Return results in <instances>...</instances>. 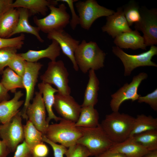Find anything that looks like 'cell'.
Masks as SVG:
<instances>
[{
  "instance_id": "17",
  "label": "cell",
  "mask_w": 157,
  "mask_h": 157,
  "mask_svg": "<svg viewBox=\"0 0 157 157\" xmlns=\"http://www.w3.org/2000/svg\"><path fill=\"white\" fill-rule=\"evenodd\" d=\"M60 48L57 42L54 40L46 49L39 50H28L27 52L19 53L25 60L31 62H36L39 60L47 58L51 61H56L60 54Z\"/></svg>"
},
{
  "instance_id": "32",
  "label": "cell",
  "mask_w": 157,
  "mask_h": 157,
  "mask_svg": "<svg viewBox=\"0 0 157 157\" xmlns=\"http://www.w3.org/2000/svg\"><path fill=\"white\" fill-rule=\"evenodd\" d=\"M18 49L15 47H7L0 49V75L8 66L10 61L16 53Z\"/></svg>"
},
{
  "instance_id": "37",
  "label": "cell",
  "mask_w": 157,
  "mask_h": 157,
  "mask_svg": "<svg viewBox=\"0 0 157 157\" xmlns=\"http://www.w3.org/2000/svg\"><path fill=\"white\" fill-rule=\"evenodd\" d=\"M43 141L49 144L51 147L53 152L54 157H64L67 150L66 147L61 144H58L48 139L44 135Z\"/></svg>"
},
{
  "instance_id": "18",
  "label": "cell",
  "mask_w": 157,
  "mask_h": 157,
  "mask_svg": "<svg viewBox=\"0 0 157 157\" xmlns=\"http://www.w3.org/2000/svg\"><path fill=\"white\" fill-rule=\"evenodd\" d=\"M124 154L126 157H142L149 151L129 137L122 142L114 143L108 150Z\"/></svg>"
},
{
  "instance_id": "1",
  "label": "cell",
  "mask_w": 157,
  "mask_h": 157,
  "mask_svg": "<svg viewBox=\"0 0 157 157\" xmlns=\"http://www.w3.org/2000/svg\"><path fill=\"white\" fill-rule=\"evenodd\" d=\"M135 119L128 114L113 112L106 115L100 125L113 143H119L129 137Z\"/></svg>"
},
{
  "instance_id": "34",
  "label": "cell",
  "mask_w": 157,
  "mask_h": 157,
  "mask_svg": "<svg viewBox=\"0 0 157 157\" xmlns=\"http://www.w3.org/2000/svg\"><path fill=\"white\" fill-rule=\"evenodd\" d=\"M25 35L22 33L19 36L12 38H3L0 37V49L7 47H15L18 49L24 44Z\"/></svg>"
},
{
  "instance_id": "39",
  "label": "cell",
  "mask_w": 157,
  "mask_h": 157,
  "mask_svg": "<svg viewBox=\"0 0 157 157\" xmlns=\"http://www.w3.org/2000/svg\"><path fill=\"white\" fill-rule=\"evenodd\" d=\"M13 157H32V151L24 140L17 147Z\"/></svg>"
},
{
  "instance_id": "13",
  "label": "cell",
  "mask_w": 157,
  "mask_h": 157,
  "mask_svg": "<svg viewBox=\"0 0 157 157\" xmlns=\"http://www.w3.org/2000/svg\"><path fill=\"white\" fill-rule=\"evenodd\" d=\"M26 115L28 120L43 134H45L49 125L46 120V108L42 94L35 92L33 101L28 106Z\"/></svg>"
},
{
  "instance_id": "2",
  "label": "cell",
  "mask_w": 157,
  "mask_h": 157,
  "mask_svg": "<svg viewBox=\"0 0 157 157\" xmlns=\"http://www.w3.org/2000/svg\"><path fill=\"white\" fill-rule=\"evenodd\" d=\"M106 53L95 42H87L83 40L74 53V57L79 69L84 73L89 70L95 71L104 66Z\"/></svg>"
},
{
  "instance_id": "12",
  "label": "cell",
  "mask_w": 157,
  "mask_h": 157,
  "mask_svg": "<svg viewBox=\"0 0 157 157\" xmlns=\"http://www.w3.org/2000/svg\"><path fill=\"white\" fill-rule=\"evenodd\" d=\"M42 66L40 63L26 61L25 72L22 77L24 88L26 92V98L24 107L21 112L22 117L27 120H28L26 115L27 109L33 98L39 71Z\"/></svg>"
},
{
  "instance_id": "43",
  "label": "cell",
  "mask_w": 157,
  "mask_h": 157,
  "mask_svg": "<svg viewBox=\"0 0 157 157\" xmlns=\"http://www.w3.org/2000/svg\"><path fill=\"white\" fill-rule=\"evenodd\" d=\"M10 152L4 142L0 140V157H7Z\"/></svg>"
},
{
  "instance_id": "29",
  "label": "cell",
  "mask_w": 157,
  "mask_h": 157,
  "mask_svg": "<svg viewBox=\"0 0 157 157\" xmlns=\"http://www.w3.org/2000/svg\"><path fill=\"white\" fill-rule=\"evenodd\" d=\"M23 129L24 141L31 151L35 145L43 142V137L44 135L30 121L27 120L26 124L23 126Z\"/></svg>"
},
{
  "instance_id": "22",
  "label": "cell",
  "mask_w": 157,
  "mask_h": 157,
  "mask_svg": "<svg viewBox=\"0 0 157 157\" xmlns=\"http://www.w3.org/2000/svg\"><path fill=\"white\" fill-rule=\"evenodd\" d=\"M38 86L39 91L42 94L48 113V117L46 119L47 123L49 124L51 119H54L56 122L60 121L62 118L57 116L52 110L54 102L55 93L58 92V90L53 88L51 85L43 82L38 83Z\"/></svg>"
},
{
  "instance_id": "28",
  "label": "cell",
  "mask_w": 157,
  "mask_h": 157,
  "mask_svg": "<svg viewBox=\"0 0 157 157\" xmlns=\"http://www.w3.org/2000/svg\"><path fill=\"white\" fill-rule=\"evenodd\" d=\"M0 83L8 91L15 93L18 88H24L22 77L8 67L3 70Z\"/></svg>"
},
{
  "instance_id": "44",
  "label": "cell",
  "mask_w": 157,
  "mask_h": 157,
  "mask_svg": "<svg viewBox=\"0 0 157 157\" xmlns=\"http://www.w3.org/2000/svg\"><path fill=\"white\" fill-rule=\"evenodd\" d=\"M94 157H126L123 154L119 153L112 152L108 150Z\"/></svg>"
},
{
  "instance_id": "45",
  "label": "cell",
  "mask_w": 157,
  "mask_h": 157,
  "mask_svg": "<svg viewBox=\"0 0 157 157\" xmlns=\"http://www.w3.org/2000/svg\"><path fill=\"white\" fill-rule=\"evenodd\" d=\"M142 157H157V150L149 151Z\"/></svg>"
},
{
  "instance_id": "5",
  "label": "cell",
  "mask_w": 157,
  "mask_h": 157,
  "mask_svg": "<svg viewBox=\"0 0 157 157\" xmlns=\"http://www.w3.org/2000/svg\"><path fill=\"white\" fill-rule=\"evenodd\" d=\"M48 7L50 11L48 15L42 19L36 16L33 18L34 22L40 31L48 34L53 31L63 30L69 24L70 16L64 3L60 4L58 7L53 5Z\"/></svg>"
},
{
  "instance_id": "40",
  "label": "cell",
  "mask_w": 157,
  "mask_h": 157,
  "mask_svg": "<svg viewBox=\"0 0 157 157\" xmlns=\"http://www.w3.org/2000/svg\"><path fill=\"white\" fill-rule=\"evenodd\" d=\"M49 153L47 146L43 142L35 145L32 150V157H46Z\"/></svg>"
},
{
  "instance_id": "20",
  "label": "cell",
  "mask_w": 157,
  "mask_h": 157,
  "mask_svg": "<svg viewBox=\"0 0 157 157\" xmlns=\"http://www.w3.org/2000/svg\"><path fill=\"white\" fill-rule=\"evenodd\" d=\"M23 95L21 91L16 92L12 99L0 103V122L1 124L9 122L19 111V108L24 101L19 99Z\"/></svg>"
},
{
  "instance_id": "7",
  "label": "cell",
  "mask_w": 157,
  "mask_h": 157,
  "mask_svg": "<svg viewBox=\"0 0 157 157\" xmlns=\"http://www.w3.org/2000/svg\"><path fill=\"white\" fill-rule=\"evenodd\" d=\"M69 76L64 62L60 60L49 62L47 69L40 76V79L42 82L55 85L58 93L70 95L71 90L68 84Z\"/></svg>"
},
{
  "instance_id": "35",
  "label": "cell",
  "mask_w": 157,
  "mask_h": 157,
  "mask_svg": "<svg viewBox=\"0 0 157 157\" xmlns=\"http://www.w3.org/2000/svg\"><path fill=\"white\" fill-rule=\"evenodd\" d=\"M66 157H88L91 155L84 146L76 143L68 147L65 154Z\"/></svg>"
},
{
  "instance_id": "23",
  "label": "cell",
  "mask_w": 157,
  "mask_h": 157,
  "mask_svg": "<svg viewBox=\"0 0 157 157\" xmlns=\"http://www.w3.org/2000/svg\"><path fill=\"white\" fill-rule=\"evenodd\" d=\"M17 8H12L0 17V37L9 38L15 28L19 20Z\"/></svg>"
},
{
  "instance_id": "36",
  "label": "cell",
  "mask_w": 157,
  "mask_h": 157,
  "mask_svg": "<svg viewBox=\"0 0 157 157\" xmlns=\"http://www.w3.org/2000/svg\"><path fill=\"white\" fill-rule=\"evenodd\" d=\"M139 103L144 102L148 104L154 111H157V89L146 96L139 97L138 100Z\"/></svg>"
},
{
  "instance_id": "8",
  "label": "cell",
  "mask_w": 157,
  "mask_h": 157,
  "mask_svg": "<svg viewBox=\"0 0 157 157\" xmlns=\"http://www.w3.org/2000/svg\"><path fill=\"white\" fill-rule=\"evenodd\" d=\"M75 5L78 13L79 24L83 28L87 30L98 18L103 16L107 17L115 12L113 10L100 5L95 0L78 1Z\"/></svg>"
},
{
  "instance_id": "14",
  "label": "cell",
  "mask_w": 157,
  "mask_h": 157,
  "mask_svg": "<svg viewBox=\"0 0 157 157\" xmlns=\"http://www.w3.org/2000/svg\"><path fill=\"white\" fill-rule=\"evenodd\" d=\"M53 107L64 119L76 122L78 120L81 107L70 95L57 92L55 95Z\"/></svg>"
},
{
  "instance_id": "9",
  "label": "cell",
  "mask_w": 157,
  "mask_h": 157,
  "mask_svg": "<svg viewBox=\"0 0 157 157\" xmlns=\"http://www.w3.org/2000/svg\"><path fill=\"white\" fill-rule=\"evenodd\" d=\"M22 118L21 112L19 111L9 122L0 124V137L10 152L15 151L24 139Z\"/></svg>"
},
{
  "instance_id": "42",
  "label": "cell",
  "mask_w": 157,
  "mask_h": 157,
  "mask_svg": "<svg viewBox=\"0 0 157 157\" xmlns=\"http://www.w3.org/2000/svg\"><path fill=\"white\" fill-rule=\"evenodd\" d=\"M10 96L8 91L0 83V103L9 100Z\"/></svg>"
},
{
  "instance_id": "6",
  "label": "cell",
  "mask_w": 157,
  "mask_h": 157,
  "mask_svg": "<svg viewBox=\"0 0 157 157\" xmlns=\"http://www.w3.org/2000/svg\"><path fill=\"white\" fill-rule=\"evenodd\" d=\"M112 51L122 63L125 76H130L134 69L139 67H157V64L151 61L153 57L157 54V47L154 45L151 46L148 51L136 55L128 54L117 46L113 47Z\"/></svg>"
},
{
  "instance_id": "4",
  "label": "cell",
  "mask_w": 157,
  "mask_h": 157,
  "mask_svg": "<svg viewBox=\"0 0 157 157\" xmlns=\"http://www.w3.org/2000/svg\"><path fill=\"white\" fill-rule=\"evenodd\" d=\"M75 122L62 119L58 123L49 125L45 134L49 140L67 148L74 145L82 134Z\"/></svg>"
},
{
  "instance_id": "41",
  "label": "cell",
  "mask_w": 157,
  "mask_h": 157,
  "mask_svg": "<svg viewBox=\"0 0 157 157\" xmlns=\"http://www.w3.org/2000/svg\"><path fill=\"white\" fill-rule=\"evenodd\" d=\"M13 0H0V17L6 11L13 8Z\"/></svg>"
},
{
  "instance_id": "21",
  "label": "cell",
  "mask_w": 157,
  "mask_h": 157,
  "mask_svg": "<svg viewBox=\"0 0 157 157\" xmlns=\"http://www.w3.org/2000/svg\"><path fill=\"white\" fill-rule=\"evenodd\" d=\"M58 0H16L14 1L12 7L15 8H23L28 10L30 15L37 14L45 16L48 10V6L58 4Z\"/></svg>"
},
{
  "instance_id": "10",
  "label": "cell",
  "mask_w": 157,
  "mask_h": 157,
  "mask_svg": "<svg viewBox=\"0 0 157 157\" xmlns=\"http://www.w3.org/2000/svg\"><path fill=\"white\" fill-rule=\"evenodd\" d=\"M147 73L142 72L134 76L129 83H126L115 92L111 95L110 106L113 112L119 111L121 104L125 101L138 100L141 96L138 94V90L141 82L148 77Z\"/></svg>"
},
{
  "instance_id": "19",
  "label": "cell",
  "mask_w": 157,
  "mask_h": 157,
  "mask_svg": "<svg viewBox=\"0 0 157 157\" xmlns=\"http://www.w3.org/2000/svg\"><path fill=\"white\" fill-rule=\"evenodd\" d=\"M114 42L116 46L121 49L145 50L147 47L143 37L136 30L121 34L115 38Z\"/></svg>"
},
{
  "instance_id": "16",
  "label": "cell",
  "mask_w": 157,
  "mask_h": 157,
  "mask_svg": "<svg viewBox=\"0 0 157 157\" xmlns=\"http://www.w3.org/2000/svg\"><path fill=\"white\" fill-rule=\"evenodd\" d=\"M101 29L103 32H106L113 38L132 30L128 24L122 7L118 8L113 14L107 17L106 24Z\"/></svg>"
},
{
  "instance_id": "33",
  "label": "cell",
  "mask_w": 157,
  "mask_h": 157,
  "mask_svg": "<svg viewBox=\"0 0 157 157\" xmlns=\"http://www.w3.org/2000/svg\"><path fill=\"white\" fill-rule=\"evenodd\" d=\"M26 61L19 53H16L12 58L8 66L19 76L22 77L25 72Z\"/></svg>"
},
{
  "instance_id": "31",
  "label": "cell",
  "mask_w": 157,
  "mask_h": 157,
  "mask_svg": "<svg viewBox=\"0 0 157 157\" xmlns=\"http://www.w3.org/2000/svg\"><path fill=\"white\" fill-rule=\"evenodd\" d=\"M123 11L129 26L138 22L141 18L140 6L134 1L131 0L122 7Z\"/></svg>"
},
{
  "instance_id": "38",
  "label": "cell",
  "mask_w": 157,
  "mask_h": 157,
  "mask_svg": "<svg viewBox=\"0 0 157 157\" xmlns=\"http://www.w3.org/2000/svg\"><path fill=\"white\" fill-rule=\"evenodd\" d=\"M58 1H61L66 3L70 9L72 14V19H70L69 24L71 28L74 30L78 25L79 24V19L78 15H76L74 6V3L77 1V0H58Z\"/></svg>"
},
{
  "instance_id": "24",
  "label": "cell",
  "mask_w": 157,
  "mask_h": 157,
  "mask_svg": "<svg viewBox=\"0 0 157 157\" xmlns=\"http://www.w3.org/2000/svg\"><path fill=\"white\" fill-rule=\"evenodd\" d=\"M17 9L19 12V20L11 36L19 33L30 34L34 35L40 42H43L44 40L39 34V29L37 26L31 25L29 22L28 18L30 15L28 10L23 8Z\"/></svg>"
},
{
  "instance_id": "11",
  "label": "cell",
  "mask_w": 157,
  "mask_h": 157,
  "mask_svg": "<svg viewBox=\"0 0 157 157\" xmlns=\"http://www.w3.org/2000/svg\"><path fill=\"white\" fill-rule=\"evenodd\" d=\"M140 21L134 24L135 30L143 33L145 43L147 46L157 44V9H148L142 6L140 8Z\"/></svg>"
},
{
  "instance_id": "3",
  "label": "cell",
  "mask_w": 157,
  "mask_h": 157,
  "mask_svg": "<svg viewBox=\"0 0 157 157\" xmlns=\"http://www.w3.org/2000/svg\"><path fill=\"white\" fill-rule=\"evenodd\" d=\"M77 127L81 131L82 135L76 143L85 147L91 156H95L108 150L114 144L100 124L92 128Z\"/></svg>"
},
{
  "instance_id": "27",
  "label": "cell",
  "mask_w": 157,
  "mask_h": 157,
  "mask_svg": "<svg viewBox=\"0 0 157 157\" xmlns=\"http://www.w3.org/2000/svg\"><path fill=\"white\" fill-rule=\"evenodd\" d=\"M157 129V118L143 114L135 118L133 129L129 137L145 131Z\"/></svg>"
},
{
  "instance_id": "15",
  "label": "cell",
  "mask_w": 157,
  "mask_h": 157,
  "mask_svg": "<svg viewBox=\"0 0 157 157\" xmlns=\"http://www.w3.org/2000/svg\"><path fill=\"white\" fill-rule=\"evenodd\" d=\"M47 38L49 40H54L57 42L63 53L72 62L74 69L78 71L79 68L75 60L74 53L80 41L74 39L64 29L51 32L47 34Z\"/></svg>"
},
{
  "instance_id": "26",
  "label": "cell",
  "mask_w": 157,
  "mask_h": 157,
  "mask_svg": "<svg viewBox=\"0 0 157 157\" xmlns=\"http://www.w3.org/2000/svg\"><path fill=\"white\" fill-rule=\"evenodd\" d=\"M99 113L94 106H90L81 107L79 117L75 125L77 127H95L99 124Z\"/></svg>"
},
{
  "instance_id": "30",
  "label": "cell",
  "mask_w": 157,
  "mask_h": 157,
  "mask_svg": "<svg viewBox=\"0 0 157 157\" xmlns=\"http://www.w3.org/2000/svg\"><path fill=\"white\" fill-rule=\"evenodd\" d=\"M131 137L149 151L157 150V129L145 131Z\"/></svg>"
},
{
  "instance_id": "25",
  "label": "cell",
  "mask_w": 157,
  "mask_h": 157,
  "mask_svg": "<svg viewBox=\"0 0 157 157\" xmlns=\"http://www.w3.org/2000/svg\"><path fill=\"white\" fill-rule=\"evenodd\" d=\"M89 72V80L85 89L84 100L81 107L90 106H94L98 102V91L99 81L95 71L90 69Z\"/></svg>"
}]
</instances>
